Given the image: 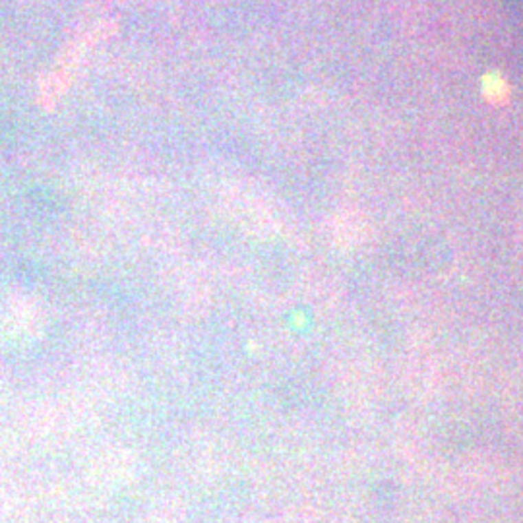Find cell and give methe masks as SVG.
Segmentation results:
<instances>
[]
</instances>
